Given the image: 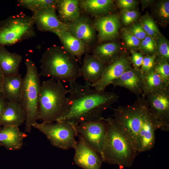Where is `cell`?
Returning a JSON list of instances; mask_svg holds the SVG:
<instances>
[{"instance_id":"6da1fadb","label":"cell","mask_w":169,"mask_h":169,"mask_svg":"<svg viewBox=\"0 0 169 169\" xmlns=\"http://www.w3.org/2000/svg\"><path fill=\"white\" fill-rule=\"evenodd\" d=\"M113 116L122 125L138 152L149 151L154 147L155 131L160 124L151 112L145 96L142 95L131 105L111 108Z\"/></svg>"},{"instance_id":"7a4b0ae2","label":"cell","mask_w":169,"mask_h":169,"mask_svg":"<svg viewBox=\"0 0 169 169\" xmlns=\"http://www.w3.org/2000/svg\"><path fill=\"white\" fill-rule=\"evenodd\" d=\"M69 84L67 108L58 121H65L76 125L81 122L99 120L104 111L118 101L119 96L115 93L92 89L87 82L84 85L76 81Z\"/></svg>"},{"instance_id":"3957f363","label":"cell","mask_w":169,"mask_h":169,"mask_svg":"<svg viewBox=\"0 0 169 169\" xmlns=\"http://www.w3.org/2000/svg\"><path fill=\"white\" fill-rule=\"evenodd\" d=\"M101 119L107 129L100 155L103 161L122 167L133 164L137 152L121 124L111 117Z\"/></svg>"},{"instance_id":"277c9868","label":"cell","mask_w":169,"mask_h":169,"mask_svg":"<svg viewBox=\"0 0 169 169\" xmlns=\"http://www.w3.org/2000/svg\"><path fill=\"white\" fill-rule=\"evenodd\" d=\"M40 76L69 83L81 77L77 58L61 46L48 48L39 61Z\"/></svg>"},{"instance_id":"5b68a950","label":"cell","mask_w":169,"mask_h":169,"mask_svg":"<svg viewBox=\"0 0 169 169\" xmlns=\"http://www.w3.org/2000/svg\"><path fill=\"white\" fill-rule=\"evenodd\" d=\"M69 92L59 81L50 78L43 81L38 96L39 120L44 123L58 121L66 110Z\"/></svg>"},{"instance_id":"8992f818","label":"cell","mask_w":169,"mask_h":169,"mask_svg":"<svg viewBox=\"0 0 169 169\" xmlns=\"http://www.w3.org/2000/svg\"><path fill=\"white\" fill-rule=\"evenodd\" d=\"M25 63L26 71L23 78L20 103L25 113V132L30 133L33 125L39 120L38 96L41 83L34 63L26 59Z\"/></svg>"},{"instance_id":"52a82bcc","label":"cell","mask_w":169,"mask_h":169,"mask_svg":"<svg viewBox=\"0 0 169 169\" xmlns=\"http://www.w3.org/2000/svg\"><path fill=\"white\" fill-rule=\"evenodd\" d=\"M32 17L21 13L0 21V45L10 46L36 35Z\"/></svg>"},{"instance_id":"ba28073f","label":"cell","mask_w":169,"mask_h":169,"mask_svg":"<svg viewBox=\"0 0 169 169\" xmlns=\"http://www.w3.org/2000/svg\"><path fill=\"white\" fill-rule=\"evenodd\" d=\"M55 122H36L33 127L43 133L54 147L63 150L74 149L78 135L76 125L64 121Z\"/></svg>"},{"instance_id":"9c48e42d","label":"cell","mask_w":169,"mask_h":169,"mask_svg":"<svg viewBox=\"0 0 169 169\" xmlns=\"http://www.w3.org/2000/svg\"><path fill=\"white\" fill-rule=\"evenodd\" d=\"M76 128L78 134L85 143L100 155L107 131L106 122L101 118L80 122Z\"/></svg>"},{"instance_id":"30bf717a","label":"cell","mask_w":169,"mask_h":169,"mask_svg":"<svg viewBox=\"0 0 169 169\" xmlns=\"http://www.w3.org/2000/svg\"><path fill=\"white\" fill-rule=\"evenodd\" d=\"M149 107L160 124V129L169 131V89L145 95Z\"/></svg>"},{"instance_id":"8fae6325","label":"cell","mask_w":169,"mask_h":169,"mask_svg":"<svg viewBox=\"0 0 169 169\" xmlns=\"http://www.w3.org/2000/svg\"><path fill=\"white\" fill-rule=\"evenodd\" d=\"M74 148L75 164L84 169H100L103 162L100 155L88 146L78 134Z\"/></svg>"},{"instance_id":"7c38bea8","label":"cell","mask_w":169,"mask_h":169,"mask_svg":"<svg viewBox=\"0 0 169 169\" xmlns=\"http://www.w3.org/2000/svg\"><path fill=\"white\" fill-rule=\"evenodd\" d=\"M66 24L67 31L84 45L89 51L96 38L93 22L88 17L80 15L73 22Z\"/></svg>"},{"instance_id":"4fadbf2b","label":"cell","mask_w":169,"mask_h":169,"mask_svg":"<svg viewBox=\"0 0 169 169\" xmlns=\"http://www.w3.org/2000/svg\"><path fill=\"white\" fill-rule=\"evenodd\" d=\"M130 59L121 55L107 64L101 78L95 84H91V87L99 91H105L114 80L120 77L126 71L132 68Z\"/></svg>"},{"instance_id":"5bb4252c","label":"cell","mask_w":169,"mask_h":169,"mask_svg":"<svg viewBox=\"0 0 169 169\" xmlns=\"http://www.w3.org/2000/svg\"><path fill=\"white\" fill-rule=\"evenodd\" d=\"M55 7L42 9L33 13L31 16L37 29L42 32L67 31V25L61 22L56 12Z\"/></svg>"},{"instance_id":"9a60e30c","label":"cell","mask_w":169,"mask_h":169,"mask_svg":"<svg viewBox=\"0 0 169 169\" xmlns=\"http://www.w3.org/2000/svg\"><path fill=\"white\" fill-rule=\"evenodd\" d=\"M93 25L98 33L99 41L112 40L118 34L120 26L117 16L110 15L96 18L93 22Z\"/></svg>"},{"instance_id":"2e32d148","label":"cell","mask_w":169,"mask_h":169,"mask_svg":"<svg viewBox=\"0 0 169 169\" xmlns=\"http://www.w3.org/2000/svg\"><path fill=\"white\" fill-rule=\"evenodd\" d=\"M107 64L92 54H84L82 66L80 68L81 77L86 82L95 84L102 77Z\"/></svg>"},{"instance_id":"e0dca14e","label":"cell","mask_w":169,"mask_h":169,"mask_svg":"<svg viewBox=\"0 0 169 169\" xmlns=\"http://www.w3.org/2000/svg\"><path fill=\"white\" fill-rule=\"evenodd\" d=\"M111 84L114 88L120 86L125 88L138 97L143 93L144 85L143 74L140 69L132 68L113 81Z\"/></svg>"},{"instance_id":"ac0fdd59","label":"cell","mask_w":169,"mask_h":169,"mask_svg":"<svg viewBox=\"0 0 169 169\" xmlns=\"http://www.w3.org/2000/svg\"><path fill=\"white\" fill-rule=\"evenodd\" d=\"M27 136V135L21 131L17 126H3L0 130V142L2 146L10 151L20 150L24 139Z\"/></svg>"},{"instance_id":"d6986e66","label":"cell","mask_w":169,"mask_h":169,"mask_svg":"<svg viewBox=\"0 0 169 169\" xmlns=\"http://www.w3.org/2000/svg\"><path fill=\"white\" fill-rule=\"evenodd\" d=\"M23 82V78L19 73L4 76L1 93L6 101L20 102Z\"/></svg>"},{"instance_id":"ffe728a7","label":"cell","mask_w":169,"mask_h":169,"mask_svg":"<svg viewBox=\"0 0 169 169\" xmlns=\"http://www.w3.org/2000/svg\"><path fill=\"white\" fill-rule=\"evenodd\" d=\"M25 113L20 102L7 101L0 119L1 126L19 127L25 122Z\"/></svg>"},{"instance_id":"44dd1931","label":"cell","mask_w":169,"mask_h":169,"mask_svg":"<svg viewBox=\"0 0 169 169\" xmlns=\"http://www.w3.org/2000/svg\"><path fill=\"white\" fill-rule=\"evenodd\" d=\"M53 33L58 37L64 49L77 58L79 63L81 64L82 56L88 52L85 45L68 31Z\"/></svg>"},{"instance_id":"7402d4cb","label":"cell","mask_w":169,"mask_h":169,"mask_svg":"<svg viewBox=\"0 0 169 169\" xmlns=\"http://www.w3.org/2000/svg\"><path fill=\"white\" fill-rule=\"evenodd\" d=\"M22 59L20 54L11 53L5 46L0 45V69L4 76L18 74Z\"/></svg>"},{"instance_id":"603a6c76","label":"cell","mask_w":169,"mask_h":169,"mask_svg":"<svg viewBox=\"0 0 169 169\" xmlns=\"http://www.w3.org/2000/svg\"><path fill=\"white\" fill-rule=\"evenodd\" d=\"M56 9L59 18L62 22H71L80 15L78 0H58Z\"/></svg>"},{"instance_id":"cb8c5ba5","label":"cell","mask_w":169,"mask_h":169,"mask_svg":"<svg viewBox=\"0 0 169 169\" xmlns=\"http://www.w3.org/2000/svg\"><path fill=\"white\" fill-rule=\"evenodd\" d=\"M79 6L85 13L97 18L110 12L113 6V2L111 0H80Z\"/></svg>"},{"instance_id":"d4e9b609","label":"cell","mask_w":169,"mask_h":169,"mask_svg":"<svg viewBox=\"0 0 169 169\" xmlns=\"http://www.w3.org/2000/svg\"><path fill=\"white\" fill-rule=\"evenodd\" d=\"M143 75L144 85L142 95L145 96L155 91L169 89V84L165 81L153 68L143 74Z\"/></svg>"},{"instance_id":"484cf974","label":"cell","mask_w":169,"mask_h":169,"mask_svg":"<svg viewBox=\"0 0 169 169\" xmlns=\"http://www.w3.org/2000/svg\"><path fill=\"white\" fill-rule=\"evenodd\" d=\"M119 46L115 42L103 44L95 47L92 50V55L103 62L108 64L119 57Z\"/></svg>"},{"instance_id":"4316f807","label":"cell","mask_w":169,"mask_h":169,"mask_svg":"<svg viewBox=\"0 0 169 169\" xmlns=\"http://www.w3.org/2000/svg\"><path fill=\"white\" fill-rule=\"evenodd\" d=\"M58 0H18V5L31 11L33 13L43 9L56 8Z\"/></svg>"},{"instance_id":"83f0119b","label":"cell","mask_w":169,"mask_h":169,"mask_svg":"<svg viewBox=\"0 0 169 169\" xmlns=\"http://www.w3.org/2000/svg\"><path fill=\"white\" fill-rule=\"evenodd\" d=\"M154 13L161 24L163 25L167 24L169 19V1H159L155 6Z\"/></svg>"},{"instance_id":"f1b7e54d","label":"cell","mask_w":169,"mask_h":169,"mask_svg":"<svg viewBox=\"0 0 169 169\" xmlns=\"http://www.w3.org/2000/svg\"><path fill=\"white\" fill-rule=\"evenodd\" d=\"M153 68L165 81L169 84L168 61L156 57Z\"/></svg>"},{"instance_id":"f546056e","label":"cell","mask_w":169,"mask_h":169,"mask_svg":"<svg viewBox=\"0 0 169 169\" xmlns=\"http://www.w3.org/2000/svg\"><path fill=\"white\" fill-rule=\"evenodd\" d=\"M141 25L146 33L152 38L157 37L160 34L159 30L153 20L149 17L143 18L141 21Z\"/></svg>"},{"instance_id":"4dcf8cb0","label":"cell","mask_w":169,"mask_h":169,"mask_svg":"<svg viewBox=\"0 0 169 169\" xmlns=\"http://www.w3.org/2000/svg\"><path fill=\"white\" fill-rule=\"evenodd\" d=\"M157 44L156 57L168 61L169 47L168 42L165 38L162 37L159 39Z\"/></svg>"},{"instance_id":"1f68e13d","label":"cell","mask_w":169,"mask_h":169,"mask_svg":"<svg viewBox=\"0 0 169 169\" xmlns=\"http://www.w3.org/2000/svg\"><path fill=\"white\" fill-rule=\"evenodd\" d=\"M141 46L145 53L153 54L156 51V43L154 39L149 36H146L141 43Z\"/></svg>"},{"instance_id":"d6a6232c","label":"cell","mask_w":169,"mask_h":169,"mask_svg":"<svg viewBox=\"0 0 169 169\" xmlns=\"http://www.w3.org/2000/svg\"><path fill=\"white\" fill-rule=\"evenodd\" d=\"M156 56L146 55L144 57L142 64L140 68L142 74L147 73L153 68Z\"/></svg>"},{"instance_id":"836d02e7","label":"cell","mask_w":169,"mask_h":169,"mask_svg":"<svg viewBox=\"0 0 169 169\" xmlns=\"http://www.w3.org/2000/svg\"><path fill=\"white\" fill-rule=\"evenodd\" d=\"M138 16V13L136 11L123 9L122 12V19L125 25H128L135 21Z\"/></svg>"},{"instance_id":"e575fe53","label":"cell","mask_w":169,"mask_h":169,"mask_svg":"<svg viewBox=\"0 0 169 169\" xmlns=\"http://www.w3.org/2000/svg\"><path fill=\"white\" fill-rule=\"evenodd\" d=\"M123 36L126 44L128 46L134 47L139 45L140 40L130 32L125 31L123 33Z\"/></svg>"},{"instance_id":"d590c367","label":"cell","mask_w":169,"mask_h":169,"mask_svg":"<svg viewBox=\"0 0 169 169\" xmlns=\"http://www.w3.org/2000/svg\"><path fill=\"white\" fill-rule=\"evenodd\" d=\"M130 32L138 39L143 40L146 36V34L140 24L133 25Z\"/></svg>"},{"instance_id":"8d00e7d4","label":"cell","mask_w":169,"mask_h":169,"mask_svg":"<svg viewBox=\"0 0 169 169\" xmlns=\"http://www.w3.org/2000/svg\"><path fill=\"white\" fill-rule=\"evenodd\" d=\"M143 57L142 55L140 53L135 52L132 53L131 61L134 66V68L140 69L142 64Z\"/></svg>"},{"instance_id":"74e56055","label":"cell","mask_w":169,"mask_h":169,"mask_svg":"<svg viewBox=\"0 0 169 169\" xmlns=\"http://www.w3.org/2000/svg\"><path fill=\"white\" fill-rule=\"evenodd\" d=\"M118 6L124 10H130L136 6V1L133 0H119L117 1Z\"/></svg>"},{"instance_id":"f35d334b","label":"cell","mask_w":169,"mask_h":169,"mask_svg":"<svg viewBox=\"0 0 169 169\" xmlns=\"http://www.w3.org/2000/svg\"><path fill=\"white\" fill-rule=\"evenodd\" d=\"M6 104L7 101L3 97L2 95H0V119ZM0 126H1L0 122Z\"/></svg>"},{"instance_id":"ab89813d","label":"cell","mask_w":169,"mask_h":169,"mask_svg":"<svg viewBox=\"0 0 169 169\" xmlns=\"http://www.w3.org/2000/svg\"><path fill=\"white\" fill-rule=\"evenodd\" d=\"M3 77L4 75L0 69V95H2L1 90Z\"/></svg>"},{"instance_id":"60d3db41","label":"cell","mask_w":169,"mask_h":169,"mask_svg":"<svg viewBox=\"0 0 169 169\" xmlns=\"http://www.w3.org/2000/svg\"><path fill=\"white\" fill-rule=\"evenodd\" d=\"M1 126H0V130L1 128ZM2 146V144L0 142V146Z\"/></svg>"}]
</instances>
